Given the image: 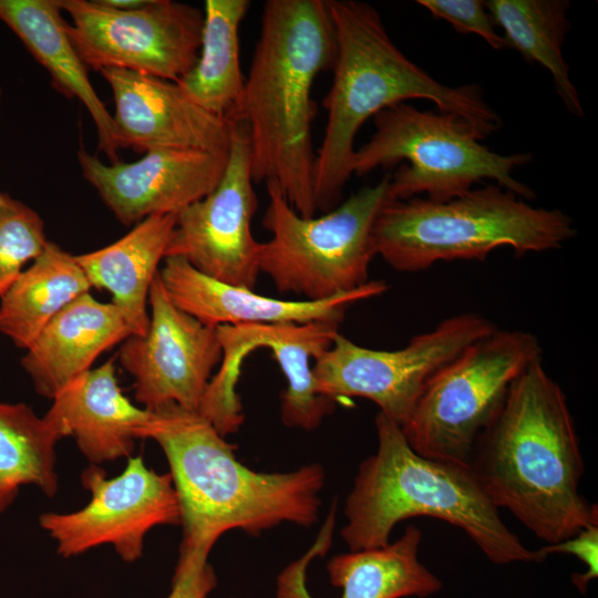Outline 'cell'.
<instances>
[{
    "label": "cell",
    "mask_w": 598,
    "mask_h": 598,
    "mask_svg": "<svg viewBox=\"0 0 598 598\" xmlns=\"http://www.w3.org/2000/svg\"><path fill=\"white\" fill-rule=\"evenodd\" d=\"M470 467L491 502L548 544L598 524L580 492L584 458L567 398L542 359L513 383Z\"/></svg>",
    "instance_id": "obj_1"
},
{
    "label": "cell",
    "mask_w": 598,
    "mask_h": 598,
    "mask_svg": "<svg viewBox=\"0 0 598 598\" xmlns=\"http://www.w3.org/2000/svg\"><path fill=\"white\" fill-rule=\"evenodd\" d=\"M334 56L328 0L265 2L236 121L248 130L254 183L275 182L302 217L318 213L311 91Z\"/></svg>",
    "instance_id": "obj_2"
},
{
    "label": "cell",
    "mask_w": 598,
    "mask_h": 598,
    "mask_svg": "<svg viewBox=\"0 0 598 598\" xmlns=\"http://www.w3.org/2000/svg\"><path fill=\"white\" fill-rule=\"evenodd\" d=\"M136 437L157 442L169 464L183 526L179 557L207 559L231 529L258 535L283 522L311 526L318 519L324 471L317 463L255 472L205 417L176 404L151 411Z\"/></svg>",
    "instance_id": "obj_3"
},
{
    "label": "cell",
    "mask_w": 598,
    "mask_h": 598,
    "mask_svg": "<svg viewBox=\"0 0 598 598\" xmlns=\"http://www.w3.org/2000/svg\"><path fill=\"white\" fill-rule=\"evenodd\" d=\"M336 56L330 90L323 99L328 117L315 162L318 213L342 202L349 182L354 140L363 123L380 111L412 99L434 102L455 114L481 138L502 126L497 112L477 84L448 86L406 58L390 38L380 13L357 0H328Z\"/></svg>",
    "instance_id": "obj_4"
},
{
    "label": "cell",
    "mask_w": 598,
    "mask_h": 598,
    "mask_svg": "<svg viewBox=\"0 0 598 598\" xmlns=\"http://www.w3.org/2000/svg\"><path fill=\"white\" fill-rule=\"evenodd\" d=\"M374 422L377 452L360 464L346 502L341 536L351 550L383 547L398 523L430 516L462 529L496 565L540 563L503 522L470 466L420 455L380 412Z\"/></svg>",
    "instance_id": "obj_5"
},
{
    "label": "cell",
    "mask_w": 598,
    "mask_h": 598,
    "mask_svg": "<svg viewBox=\"0 0 598 598\" xmlns=\"http://www.w3.org/2000/svg\"><path fill=\"white\" fill-rule=\"evenodd\" d=\"M575 235L573 219L564 212L533 207L496 184L447 202L392 199L373 226L377 255L402 272L439 261L484 260L501 247L520 256L547 251Z\"/></svg>",
    "instance_id": "obj_6"
},
{
    "label": "cell",
    "mask_w": 598,
    "mask_h": 598,
    "mask_svg": "<svg viewBox=\"0 0 598 598\" xmlns=\"http://www.w3.org/2000/svg\"><path fill=\"white\" fill-rule=\"evenodd\" d=\"M373 120L375 132L355 150L351 173L360 177L404 161L391 175L390 193L395 200L425 194L426 199L447 202L484 179L524 200L535 198L534 192L512 175L515 168L529 163L532 155L491 151L480 143L477 132L455 114L421 111L403 102L380 111Z\"/></svg>",
    "instance_id": "obj_7"
},
{
    "label": "cell",
    "mask_w": 598,
    "mask_h": 598,
    "mask_svg": "<svg viewBox=\"0 0 598 598\" xmlns=\"http://www.w3.org/2000/svg\"><path fill=\"white\" fill-rule=\"evenodd\" d=\"M391 175L359 189L322 216L302 217L279 186L266 182L268 206L262 226L271 238L259 246V268L280 293L323 300L354 290L369 280L377 255L373 226L392 200Z\"/></svg>",
    "instance_id": "obj_8"
},
{
    "label": "cell",
    "mask_w": 598,
    "mask_h": 598,
    "mask_svg": "<svg viewBox=\"0 0 598 598\" xmlns=\"http://www.w3.org/2000/svg\"><path fill=\"white\" fill-rule=\"evenodd\" d=\"M542 353L538 338L523 330L496 329L465 348L427 382L401 426L410 446L424 457L470 466L478 436Z\"/></svg>",
    "instance_id": "obj_9"
},
{
    "label": "cell",
    "mask_w": 598,
    "mask_h": 598,
    "mask_svg": "<svg viewBox=\"0 0 598 598\" xmlns=\"http://www.w3.org/2000/svg\"><path fill=\"white\" fill-rule=\"evenodd\" d=\"M496 329L481 315L462 313L391 351L364 348L338 333L312 367L316 390L334 401L368 399L403 426L427 382L465 348Z\"/></svg>",
    "instance_id": "obj_10"
},
{
    "label": "cell",
    "mask_w": 598,
    "mask_h": 598,
    "mask_svg": "<svg viewBox=\"0 0 598 598\" xmlns=\"http://www.w3.org/2000/svg\"><path fill=\"white\" fill-rule=\"evenodd\" d=\"M66 33L86 68L124 69L177 83L196 64L204 12L172 0L117 10L101 0H59Z\"/></svg>",
    "instance_id": "obj_11"
},
{
    "label": "cell",
    "mask_w": 598,
    "mask_h": 598,
    "mask_svg": "<svg viewBox=\"0 0 598 598\" xmlns=\"http://www.w3.org/2000/svg\"><path fill=\"white\" fill-rule=\"evenodd\" d=\"M338 330L339 323L321 321L216 327L223 357L197 413L224 437L237 432L245 419L236 391L243 360L251 351L266 348L287 380L281 392L282 423L306 431L318 427L333 412L336 401L317 392L310 361L331 348Z\"/></svg>",
    "instance_id": "obj_12"
},
{
    "label": "cell",
    "mask_w": 598,
    "mask_h": 598,
    "mask_svg": "<svg viewBox=\"0 0 598 598\" xmlns=\"http://www.w3.org/2000/svg\"><path fill=\"white\" fill-rule=\"evenodd\" d=\"M81 482L91 493L83 508L39 517L40 526L65 558L111 544L124 561L133 563L141 558L145 535L153 527L181 524L171 474L148 468L141 456L128 457L122 474L113 478L91 464L82 472Z\"/></svg>",
    "instance_id": "obj_13"
},
{
    "label": "cell",
    "mask_w": 598,
    "mask_h": 598,
    "mask_svg": "<svg viewBox=\"0 0 598 598\" xmlns=\"http://www.w3.org/2000/svg\"><path fill=\"white\" fill-rule=\"evenodd\" d=\"M252 184L247 126L231 121L223 177L212 193L176 215L165 258H184L218 281L255 289L260 243L250 229L258 207Z\"/></svg>",
    "instance_id": "obj_14"
},
{
    "label": "cell",
    "mask_w": 598,
    "mask_h": 598,
    "mask_svg": "<svg viewBox=\"0 0 598 598\" xmlns=\"http://www.w3.org/2000/svg\"><path fill=\"white\" fill-rule=\"evenodd\" d=\"M150 324L144 336H130L117 353L134 379L137 402L148 411L176 404L198 412L212 372L223 351L215 327L177 308L157 272L148 293Z\"/></svg>",
    "instance_id": "obj_15"
},
{
    "label": "cell",
    "mask_w": 598,
    "mask_h": 598,
    "mask_svg": "<svg viewBox=\"0 0 598 598\" xmlns=\"http://www.w3.org/2000/svg\"><path fill=\"white\" fill-rule=\"evenodd\" d=\"M227 152L158 148L132 163H103L84 148L83 177L125 226L154 215H177L212 193L223 177Z\"/></svg>",
    "instance_id": "obj_16"
},
{
    "label": "cell",
    "mask_w": 598,
    "mask_h": 598,
    "mask_svg": "<svg viewBox=\"0 0 598 598\" xmlns=\"http://www.w3.org/2000/svg\"><path fill=\"white\" fill-rule=\"evenodd\" d=\"M100 73L113 92L121 148L228 151L231 121L194 103L177 83L124 69Z\"/></svg>",
    "instance_id": "obj_17"
},
{
    "label": "cell",
    "mask_w": 598,
    "mask_h": 598,
    "mask_svg": "<svg viewBox=\"0 0 598 598\" xmlns=\"http://www.w3.org/2000/svg\"><path fill=\"white\" fill-rule=\"evenodd\" d=\"M336 508L332 504L309 550L278 576L276 598H313L307 588V569L315 557L323 556L331 546ZM421 540V529L409 525L399 539L383 547L337 555L327 564L330 581L342 589L340 598L433 595L442 589L443 582L420 561Z\"/></svg>",
    "instance_id": "obj_18"
},
{
    "label": "cell",
    "mask_w": 598,
    "mask_h": 598,
    "mask_svg": "<svg viewBox=\"0 0 598 598\" xmlns=\"http://www.w3.org/2000/svg\"><path fill=\"white\" fill-rule=\"evenodd\" d=\"M158 274L167 296L177 308L215 328L315 321L340 324L352 305L388 290L384 281L370 280L354 290L323 300L277 299L258 295L254 289L218 281L181 257H166Z\"/></svg>",
    "instance_id": "obj_19"
},
{
    "label": "cell",
    "mask_w": 598,
    "mask_h": 598,
    "mask_svg": "<svg viewBox=\"0 0 598 598\" xmlns=\"http://www.w3.org/2000/svg\"><path fill=\"white\" fill-rule=\"evenodd\" d=\"M114 360L71 381L44 414L62 437H74L81 453L94 465L131 457L136 432L151 415L123 394Z\"/></svg>",
    "instance_id": "obj_20"
},
{
    "label": "cell",
    "mask_w": 598,
    "mask_h": 598,
    "mask_svg": "<svg viewBox=\"0 0 598 598\" xmlns=\"http://www.w3.org/2000/svg\"><path fill=\"white\" fill-rule=\"evenodd\" d=\"M131 331L121 312L86 292L63 308L21 358L38 394L53 400Z\"/></svg>",
    "instance_id": "obj_21"
},
{
    "label": "cell",
    "mask_w": 598,
    "mask_h": 598,
    "mask_svg": "<svg viewBox=\"0 0 598 598\" xmlns=\"http://www.w3.org/2000/svg\"><path fill=\"white\" fill-rule=\"evenodd\" d=\"M61 12L59 0H0V21L49 72L52 86L85 106L97 132L99 150L110 163H117L121 147L113 116L96 94Z\"/></svg>",
    "instance_id": "obj_22"
},
{
    "label": "cell",
    "mask_w": 598,
    "mask_h": 598,
    "mask_svg": "<svg viewBox=\"0 0 598 598\" xmlns=\"http://www.w3.org/2000/svg\"><path fill=\"white\" fill-rule=\"evenodd\" d=\"M175 223L176 215L150 216L118 240L75 256L91 288L112 295L111 303L121 312L131 336H144L148 329V293Z\"/></svg>",
    "instance_id": "obj_23"
},
{
    "label": "cell",
    "mask_w": 598,
    "mask_h": 598,
    "mask_svg": "<svg viewBox=\"0 0 598 598\" xmlns=\"http://www.w3.org/2000/svg\"><path fill=\"white\" fill-rule=\"evenodd\" d=\"M90 289L75 256L48 240L0 297V332L25 350L63 308Z\"/></svg>",
    "instance_id": "obj_24"
},
{
    "label": "cell",
    "mask_w": 598,
    "mask_h": 598,
    "mask_svg": "<svg viewBox=\"0 0 598 598\" xmlns=\"http://www.w3.org/2000/svg\"><path fill=\"white\" fill-rule=\"evenodd\" d=\"M249 7V0L205 1L197 62L177 82L194 103L228 121H236L243 102L238 34Z\"/></svg>",
    "instance_id": "obj_25"
},
{
    "label": "cell",
    "mask_w": 598,
    "mask_h": 598,
    "mask_svg": "<svg viewBox=\"0 0 598 598\" xmlns=\"http://www.w3.org/2000/svg\"><path fill=\"white\" fill-rule=\"evenodd\" d=\"M495 25L504 30L508 48L525 60L538 63L551 75L557 94L573 115L585 111L563 55V43L570 30L566 0H488L484 1Z\"/></svg>",
    "instance_id": "obj_26"
},
{
    "label": "cell",
    "mask_w": 598,
    "mask_h": 598,
    "mask_svg": "<svg viewBox=\"0 0 598 598\" xmlns=\"http://www.w3.org/2000/svg\"><path fill=\"white\" fill-rule=\"evenodd\" d=\"M62 436L44 417L24 403L0 401V513L24 485H34L53 497L59 488L55 444Z\"/></svg>",
    "instance_id": "obj_27"
},
{
    "label": "cell",
    "mask_w": 598,
    "mask_h": 598,
    "mask_svg": "<svg viewBox=\"0 0 598 598\" xmlns=\"http://www.w3.org/2000/svg\"><path fill=\"white\" fill-rule=\"evenodd\" d=\"M47 243L43 220L34 209L13 198L0 207V297Z\"/></svg>",
    "instance_id": "obj_28"
},
{
    "label": "cell",
    "mask_w": 598,
    "mask_h": 598,
    "mask_svg": "<svg viewBox=\"0 0 598 598\" xmlns=\"http://www.w3.org/2000/svg\"><path fill=\"white\" fill-rule=\"evenodd\" d=\"M434 18L448 22L458 33L480 35L494 50L508 48L480 0H419Z\"/></svg>",
    "instance_id": "obj_29"
},
{
    "label": "cell",
    "mask_w": 598,
    "mask_h": 598,
    "mask_svg": "<svg viewBox=\"0 0 598 598\" xmlns=\"http://www.w3.org/2000/svg\"><path fill=\"white\" fill-rule=\"evenodd\" d=\"M536 551L540 561L551 554L576 556L586 566V570L574 574L573 582L581 592H586L589 582L598 576V524L587 526L565 540L547 544Z\"/></svg>",
    "instance_id": "obj_30"
},
{
    "label": "cell",
    "mask_w": 598,
    "mask_h": 598,
    "mask_svg": "<svg viewBox=\"0 0 598 598\" xmlns=\"http://www.w3.org/2000/svg\"><path fill=\"white\" fill-rule=\"evenodd\" d=\"M217 580L207 559L179 557L167 598H207Z\"/></svg>",
    "instance_id": "obj_31"
},
{
    "label": "cell",
    "mask_w": 598,
    "mask_h": 598,
    "mask_svg": "<svg viewBox=\"0 0 598 598\" xmlns=\"http://www.w3.org/2000/svg\"><path fill=\"white\" fill-rule=\"evenodd\" d=\"M105 6L117 10H133L143 7L148 0H101Z\"/></svg>",
    "instance_id": "obj_32"
},
{
    "label": "cell",
    "mask_w": 598,
    "mask_h": 598,
    "mask_svg": "<svg viewBox=\"0 0 598 598\" xmlns=\"http://www.w3.org/2000/svg\"><path fill=\"white\" fill-rule=\"evenodd\" d=\"M11 199L9 195L0 192V207L6 206Z\"/></svg>",
    "instance_id": "obj_33"
},
{
    "label": "cell",
    "mask_w": 598,
    "mask_h": 598,
    "mask_svg": "<svg viewBox=\"0 0 598 598\" xmlns=\"http://www.w3.org/2000/svg\"><path fill=\"white\" fill-rule=\"evenodd\" d=\"M0 101H1V89H0Z\"/></svg>",
    "instance_id": "obj_34"
}]
</instances>
